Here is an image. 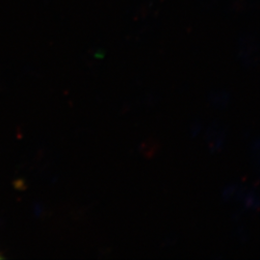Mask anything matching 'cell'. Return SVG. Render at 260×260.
I'll list each match as a JSON object with an SVG mask.
<instances>
[{"instance_id": "2", "label": "cell", "mask_w": 260, "mask_h": 260, "mask_svg": "<svg viewBox=\"0 0 260 260\" xmlns=\"http://www.w3.org/2000/svg\"><path fill=\"white\" fill-rule=\"evenodd\" d=\"M159 148L160 146L158 142L155 140L149 139L141 145L140 150L146 157L150 158L154 156V154L159 150Z\"/></svg>"}, {"instance_id": "1", "label": "cell", "mask_w": 260, "mask_h": 260, "mask_svg": "<svg viewBox=\"0 0 260 260\" xmlns=\"http://www.w3.org/2000/svg\"><path fill=\"white\" fill-rule=\"evenodd\" d=\"M224 139V132L220 124L213 122L207 132V141L212 150L222 149Z\"/></svg>"}, {"instance_id": "3", "label": "cell", "mask_w": 260, "mask_h": 260, "mask_svg": "<svg viewBox=\"0 0 260 260\" xmlns=\"http://www.w3.org/2000/svg\"><path fill=\"white\" fill-rule=\"evenodd\" d=\"M211 101L213 102L214 105L222 107V106L225 105L228 103V94L223 93H214Z\"/></svg>"}]
</instances>
